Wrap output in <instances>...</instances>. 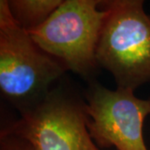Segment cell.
<instances>
[{
  "label": "cell",
  "mask_w": 150,
  "mask_h": 150,
  "mask_svg": "<svg viewBox=\"0 0 150 150\" xmlns=\"http://www.w3.org/2000/svg\"><path fill=\"white\" fill-rule=\"evenodd\" d=\"M59 60L44 52L0 1V90L21 112L41 101L64 76Z\"/></svg>",
  "instance_id": "1"
},
{
  "label": "cell",
  "mask_w": 150,
  "mask_h": 150,
  "mask_svg": "<svg viewBox=\"0 0 150 150\" xmlns=\"http://www.w3.org/2000/svg\"><path fill=\"white\" fill-rule=\"evenodd\" d=\"M107 9L98 43L100 69L112 75L117 88L131 89L150 82V15L142 0L103 1Z\"/></svg>",
  "instance_id": "2"
},
{
  "label": "cell",
  "mask_w": 150,
  "mask_h": 150,
  "mask_svg": "<svg viewBox=\"0 0 150 150\" xmlns=\"http://www.w3.org/2000/svg\"><path fill=\"white\" fill-rule=\"evenodd\" d=\"M88 122L84 97L62 79L41 101L20 112L0 133L25 139L36 150H99Z\"/></svg>",
  "instance_id": "3"
},
{
  "label": "cell",
  "mask_w": 150,
  "mask_h": 150,
  "mask_svg": "<svg viewBox=\"0 0 150 150\" xmlns=\"http://www.w3.org/2000/svg\"><path fill=\"white\" fill-rule=\"evenodd\" d=\"M107 15L100 0H64L46 22L28 33L66 70L89 82L100 70L96 51Z\"/></svg>",
  "instance_id": "4"
},
{
  "label": "cell",
  "mask_w": 150,
  "mask_h": 150,
  "mask_svg": "<svg viewBox=\"0 0 150 150\" xmlns=\"http://www.w3.org/2000/svg\"><path fill=\"white\" fill-rule=\"evenodd\" d=\"M83 94L88 132L98 148L149 150L143 132L145 118L150 114V98H139L131 89L111 90L96 79L88 82Z\"/></svg>",
  "instance_id": "5"
},
{
  "label": "cell",
  "mask_w": 150,
  "mask_h": 150,
  "mask_svg": "<svg viewBox=\"0 0 150 150\" xmlns=\"http://www.w3.org/2000/svg\"><path fill=\"white\" fill-rule=\"evenodd\" d=\"M64 0H7L17 23L30 32L41 26Z\"/></svg>",
  "instance_id": "6"
},
{
  "label": "cell",
  "mask_w": 150,
  "mask_h": 150,
  "mask_svg": "<svg viewBox=\"0 0 150 150\" xmlns=\"http://www.w3.org/2000/svg\"><path fill=\"white\" fill-rule=\"evenodd\" d=\"M0 150H36L29 142L12 134L0 133Z\"/></svg>",
  "instance_id": "7"
}]
</instances>
